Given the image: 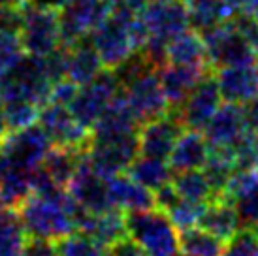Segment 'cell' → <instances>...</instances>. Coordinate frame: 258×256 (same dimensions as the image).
I'll return each instance as SVG.
<instances>
[{
  "label": "cell",
  "instance_id": "obj_2",
  "mask_svg": "<svg viewBox=\"0 0 258 256\" xmlns=\"http://www.w3.org/2000/svg\"><path fill=\"white\" fill-rule=\"evenodd\" d=\"M126 234L145 256H181L179 234L170 217L158 207L126 211Z\"/></svg>",
  "mask_w": 258,
  "mask_h": 256
},
{
  "label": "cell",
  "instance_id": "obj_52",
  "mask_svg": "<svg viewBox=\"0 0 258 256\" xmlns=\"http://www.w3.org/2000/svg\"><path fill=\"white\" fill-rule=\"evenodd\" d=\"M181 256H183V254H181Z\"/></svg>",
  "mask_w": 258,
  "mask_h": 256
},
{
  "label": "cell",
  "instance_id": "obj_25",
  "mask_svg": "<svg viewBox=\"0 0 258 256\" xmlns=\"http://www.w3.org/2000/svg\"><path fill=\"white\" fill-rule=\"evenodd\" d=\"M30 235L15 209H0V256H21Z\"/></svg>",
  "mask_w": 258,
  "mask_h": 256
},
{
  "label": "cell",
  "instance_id": "obj_35",
  "mask_svg": "<svg viewBox=\"0 0 258 256\" xmlns=\"http://www.w3.org/2000/svg\"><path fill=\"white\" fill-rule=\"evenodd\" d=\"M222 256H258V235L251 226H243L226 241Z\"/></svg>",
  "mask_w": 258,
  "mask_h": 256
},
{
  "label": "cell",
  "instance_id": "obj_47",
  "mask_svg": "<svg viewBox=\"0 0 258 256\" xmlns=\"http://www.w3.org/2000/svg\"><path fill=\"white\" fill-rule=\"evenodd\" d=\"M245 12H249V14L254 15L258 19V0H251V2L247 4V8H245Z\"/></svg>",
  "mask_w": 258,
  "mask_h": 256
},
{
  "label": "cell",
  "instance_id": "obj_4",
  "mask_svg": "<svg viewBox=\"0 0 258 256\" xmlns=\"http://www.w3.org/2000/svg\"><path fill=\"white\" fill-rule=\"evenodd\" d=\"M140 155L138 132L113 136H94L89 149V160L93 170L104 179L124 173Z\"/></svg>",
  "mask_w": 258,
  "mask_h": 256
},
{
  "label": "cell",
  "instance_id": "obj_37",
  "mask_svg": "<svg viewBox=\"0 0 258 256\" xmlns=\"http://www.w3.org/2000/svg\"><path fill=\"white\" fill-rule=\"evenodd\" d=\"M25 55L21 36L17 32H2L0 30V74L10 70L19 62Z\"/></svg>",
  "mask_w": 258,
  "mask_h": 256
},
{
  "label": "cell",
  "instance_id": "obj_19",
  "mask_svg": "<svg viewBox=\"0 0 258 256\" xmlns=\"http://www.w3.org/2000/svg\"><path fill=\"white\" fill-rule=\"evenodd\" d=\"M222 198L234 202L243 226H252L258 221V171L236 170L224 188Z\"/></svg>",
  "mask_w": 258,
  "mask_h": 256
},
{
  "label": "cell",
  "instance_id": "obj_30",
  "mask_svg": "<svg viewBox=\"0 0 258 256\" xmlns=\"http://www.w3.org/2000/svg\"><path fill=\"white\" fill-rule=\"evenodd\" d=\"M226 243L200 226L179 232V249L183 256H222Z\"/></svg>",
  "mask_w": 258,
  "mask_h": 256
},
{
  "label": "cell",
  "instance_id": "obj_48",
  "mask_svg": "<svg viewBox=\"0 0 258 256\" xmlns=\"http://www.w3.org/2000/svg\"><path fill=\"white\" fill-rule=\"evenodd\" d=\"M251 228H252V230H254V234H256V235H258V221H256V222H254V224H252V226H251Z\"/></svg>",
  "mask_w": 258,
  "mask_h": 256
},
{
  "label": "cell",
  "instance_id": "obj_12",
  "mask_svg": "<svg viewBox=\"0 0 258 256\" xmlns=\"http://www.w3.org/2000/svg\"><path fill=\"white\" fill-rule=\"evenodd\" d=\"M183 132H185V124L181 121V115L177 109H170L162 117L144 122L140 126V132H138L140 155L168 160Z\"/></svg>",
  "mask_w": 258,
  "mask_h": 256
},
{
  "label": "cell",
  "instance_id": "obj_7",
  "mask_svg": "<svg viewBox=\"0 0 258 256\" xmlns=\"http://www.w3.org/2000/svg\"><path fill=\"white\" fill-rule=\"evenodd\" d=\"M121 89L122 87L115 78L113 70L104 68L91 83L79 87L76 98L68 107L79 124L93 130L102 113L106 111V107L109 106V102L115 98V94Z\"/></svg>",
  "mask_w": 258,
  "mask_h": 256
},
{
  "label": "cell",
  "instance_id": "obj_51",
  "mask_svg": "<svg viewBox=\"0 0 258 256\" xmlns=\"http://www.w3.org/2000/svg\"><path fill=\"white\" fill-rule=\"evenodd\" d=\"M256 64H258V51H256Z\"/></svg>",
  "mask_w": 258,
  "mask_h": 256
},
{
  "label": "cell",
  "instance_id": "obj_43",
  "mask_svg": "<svg viewBox=\"0 0 258 256\" xmlns=\"http://www.w3.org/2000/svg\"><path fill=\"white\" fill-rule=\"evenodd\" d=\"M243 109H245V117H247L249 130L258 136V96L254 100H251V102H247L243 106Z\"/></svg>",
  "mask_w": 258,
  "mask_h": 256
},
{
  "label": "cell",
  "instance_id": "obj_40",
  "mask_svg": "<svg viewBox=\"0 0 258 256\" xmlns=\"http://www.w3.org/2000/svg\"><path fill=\"white\" fill-rule=\"evenodd\" d=\"M79 91V85L74 83L72 79H60L57 83H53L49 93V102L51 104H60V106H70L72 100L76 98V94Z\"/></svg>",
  "mask_w": 258,
  "mask_h": 256
},
{
  "label": "cell",
  "instance_id": "obj_28",
  "mask_svg": "<svg viewBox=\"0 0 258 256\" xmlns=\"http://www.w3.org/2000/svg\"><path fill=\"white\" fill-rule=\"evenodd\" d=\"M236 171V155L234 147H211L208 164L204 166V173L208 175L209 183L213 186L215 198L224 194L230 177Z\"/></svg>",
  "mask_w": 258,
  "mask_h": 256
},
{
  "label": "cell",
  "instance_id": "obj_16",
  "mask_svg": "<svg viewBox=\"0 0 258 256\" xmlns=\"http://www.w3.org/2000/svg\"><path fill=\"white\" fill-rule=\"evenodd\" d=\"M202 132L211 147H234L249 132L243 106L234 102L221 104Z\"/></svg>",
  "mask_w": 258,
  "mask_h": 256
},
{
  "label": "cell",
  "instance_id": "obj_9",
  "mask_svg": "<svg viewBox=\"0 0 258 256\" xmlns=\"http://www.w3.org/2000/svg\"><path fill=\"white\" fill-rule=\"evenodd\" d=\"M25 53L34 57H45L60 45V27L57 10L36 8L25 4V23L19 32Z\"/></svg>",
  "mask_w": 258,
  "mask_h": 256
},
{
  "label": "cell",
  "instance_id": "obj_1",
  "mask_svg": "<svg viewBox=\"0 0 258 256\" xmlns=\"http://www.w3.org/2000/svg\"><path fill=\"white\" fill-rule=\"evenodd\" d=\"M76 200L68 188L55 185L43 192H32L15 211L19 213L25 230L30 237L58 241L76 232L74 221Z\"/></svg>",
  "mask_w": 258,
  "mask_h": 256
},
{
  "label": "cell",
  "instance_id": "obj_24",
  "mask_svg": "<svg viewBox=\"0 0 258 256\" xmlns=\"http://www.w3.org/2000/svg\"><path fill=\"white\" fill-rule=\"evenodd\" d=\"M126 173L132 179H136L138 183H142L149 190L155 192L168 183H172L175 171L172 170L170 162H166L164 158L138 155L136 160L128 166Z\"/></svg>",
  "mask_w": 258,
  "mask_h": 256
},
{
  "label": "cell",
  "instance_id": "obj_33",
  "mask_svg": "<svg viewBox=\"0 0 258 256\" xmlns=\"http://www.w3.org/2000/svg\"><path fill=\"white\" fill-rule=\"evenodd\" d=\"M40 107L42 106H38L30 100H8L4 102L2 109H4L12 132H17V130L36 124L40 117Z\"/></svg>",
  "mask_w": 258,
  "mask_h": 256
},
{
  "label": "cell",
  "instance_id": "obj_34",
  "mask_svg": "<svg viewBox=\"0 0 258 256\" xmlns=\"http://www.w3.org/2000/svg\"><path fill=\"white\" fill-rule=\"evenodd\" d=\"M208 204V202H206ZM206 204H198V202H188V200L179 198L173 204L166 215L170 217V221L173 222V226L177 230H186V228H192L200 224L202 213H204V207Z\"/></svg>",
  "mask_w": 258,
  "mask_h": 256
},
{
  "label": "cell",
  "instance_id": "obj_8",
  "mask_svg": "<svg viewBox=\"0 0 258 256\" xmlns=\"http://www.w3.org/2000/svg\"><path fill=\"white\" fill-rule=\"evenodd\" d=\"M136 15L132 14L111 12L108 19L100 23L91 32V40H93L94 47L100 55L104 68L115 70L134 53L132 40L128 34V23Z\"/></svg>",
  "mask_w": 258,
  "mask_h": 256
},
{
  "label": "cell",
  "instance_id": "obj_45",
  "mask_svg": "<svg viewBox=\"0 0 258 256\" xmlns=\"http://www.w3.org/2000/svg\"><path fill=\"white\" fill-rule=\"evenodd\" d=\"M224 2H226V4H228L234 12H239V10H245V8H247V4H249L251 0H224Z\"/></svg>",
  "mask_w": 258,
  "mask_h": 256
},
{
  "label": "cell",
  "instance_id": "obj_29",
  "mask_svg": "<svg viewBox=\"0 0 258 256\" xmlns=\"http://www.w3.org/2000/svg\"><path fill=\"white\" fill-rule=\"evenodd\" d=\"M188 10H190V27L198 32L222 25L236 14L224 0H192L188 4Z\"/></svg>",
  "mask_w": 258,
  "mask_h": 256
},
{
  "label": "cell",
  "instance_id": "obj_10",
  "mask_svg": "<svg viewBox=\"0 0 258 256\" xmlns=\"http://www.w3.org/2000/svg\"><path fill=\"white\" fill-rule=\"evenodd\" d=\"M122 91H124L126 102L140 122V126L157 117H162L172 109L164 94L160 78H158V70L151 68V70L144 72Z\"/></svg>",
  "mask_w": 258,
  "mask_h": 256
},
{
  "label": "cell",
  "instance_id": "obj_39",
  "mask_svg": "<svg viewBox=\"0 0 258 256\" xmlns=\"http://www.w3.org/2000/svg\"><path fill=\"white\" fill-rule=\"evenodd\" d=\"M25 23V6L0 8V30L2 32H21Z\"/></svg>",
  "mask_w": 258,
  "mask_h": 256
},
{
  "label": "cell",
  "instance_id": "obj_27",
  "mask_svg": "<svg viewBox=\"0 0 258 256\" xmlns=\"http://www.w3.org/2000/svg\"><path fill=\"white\" fill-rule=\"evenodd\" d=\"M85 153H78L68 147H57L53 145L49 153L43 158V170L49 173V177L57 183V185L68 188L70 181L74 179L76 171H78L79 160Z\"/></svg>",
  "mask_w": 258,
  "mask_h": 256
},
{
  "label": "cell",
  "instance_id": "obj_26",
  "mask_svg": "<svg viewBox=\"0 0 258 256\" xmlns=\"http://www.w3.org/2000/svg\"><path fill=\"white\" fill-rule=\"evenodd\" d=\"M168 62L173 64H208L206 42L198 30H188L175 36L168 43ZM209 66V64H208Z\"/></svg>",
  "mask_w": 258,
  "mask_h": 256
},
{
  "label": "cell",
  "instance_id": "obj_50",
  "mask_svg": "<svg viewBox=\"0 0 258 256\" xmlns=\"http://www.w3.org/2000/svg\"><path fill=\"white\" fill-rule=\"evenodd\" d=\"M0 104H2V93H0Z\"/></svg>",
  "mask_w": 258,
  "mask_h": 256
},
{
  "label": "cell",
  "instance_id": "obj_22",
  "mask_svg": "<svg viewBox=\"0 0 258 256\" xmlns=\"http://www.w3.org/2000/svg\"><path fill=\"white\" fill-rule=\"evenodd\" d=\"M200 228L208 230L209 234L217 235L219 239L226 243L243 228V222L239 219L234 202L228 198H213L209 200L200 219Z\"/></svg>",
  "mask_w": 258,
  "mask_h": 256
},
{
  "label": "cell",
  "instance_id": "obj_11",
  "mask_svg": "<svg viewBox=\"0 0 258 256\" xmlns=\"http://www.w3.org/2000/svg\"><path fill=\"white\" fill-rule=\"evenodd\" d=\"M151 38L170 43L190 27V10L183 0H151L142 12Z\"/></svg>",
  "mask_w": 258,
  "mask_h": 256
},
{
  "label": "cell",
  "instance_id": "obj_38",
  "mask_svg": "<svg viewBox=\"0 0 258 256\" xmlns=\"http://www.w3.org/2000/svg\"><path fill=\"white\" fill-rule=\"evenodd\" d=\"M230 23L234 25V29L243 36L247 42L258 51V19L245 10H239L230 17Z\"/></svg>",
  "mask_w": 258,
  "mask_h": 256
},
{
  "label": "cell",
  "instance_id": "obj_14",
  "mask_svg": "<svg viewBox=\"0 0 258 256\" xmlns=\"http://www.w3.org/2000/svg\"><path fill=\"white\" fill-rule=\"evenodd\" d=\"M68 192L79 206H83L91 213H102L113 207L108 192V179L100 177L93 170L89 153H85L79 160L78 171L68 185Z\"/></svg>",
  "mask_w": 258,
  "mask_h": 256
},
{
  "label": "cell",
  "instance_id": "obj_20",
  "mask_svg": "<svg viewBox=\"0 0 258 256\" xmlns=\"http://www.w3.org/2000/svg\"><path fill=\"white\" fill-rule=\"evenodd\" d=\"M209 153H211V145L204 132L185 128V132L179 136L168 162L175 173L188 170H204V166L208 164Z\"/></svg>",
  "mask_w": 258,
  "mask_h": 256
},
{
  "label": "cell",
  "instance_id": "obj_13",
  "mask_svg": "<svg viewBox=\"0 0 258 256\" xmlns=\"http://www.w3.org/2000/svg\"><path fill=\"white\" fill-rule=\"evenodd\" d=\"M221 102L222 94L219 89V81H217V76H213L211 72L194 87L188 98L183 102V106L177 107V111H179L185 128L204 130L209 119L221 107Z\"/></svg>",
  "mask_w": 258,
  "mask_h": 256
},
{
  "label": "cell",
  "instance_id": "obj_32",
  "mask_svg": "<svg viewBox=\"0 0 258 256\" xmlns=\"http://www.w3.org/2000/svg\"><path fill=\"white\" fill-rule=\"evenodd\" d=\"M57 256H111V249L83 232H72L55 241Z\"/></svg>",
  "mask_w": 258,
  "mask_h": 256
},
{
  "label": "cell",
  "instance_id": "obj_21",
  "mask_svg": "<svg viewBox=\"0 0 258 256\" xmlns=\"http://www.w3.org/2000/svg\"><path fill=\"white\" fill-rule=\"evenodd\" d=\"M108 192L111 206L121 211H144L157 207L155 192L138 183L128 173H119L108 179Z\"/></svg>",
  "mask_w": 258,
  "mask_h": 256
},
{
  "label": "cell",
  "instance_id": "obj_17",
  "mask_svg": "<svg viewBox=\"0 0 258 256\" xmlns=\"http://www.w3.org/2000/svg\"><path fill=\"white\" fill-rule=\"evenodd\" d=\"M211 68L208 64H173L168 62L158 70V78L164 89V94L170 107L177 109L183 106V102L188 98L192 89L208 74H211Z\"/></svg>",
  "mask_w": 258,
  "mask_h": 256
},
{
  "label": "cell",
  "instance_id": "obj_36",
  "mask_svg": "<svg viewBox=\"0 0 258 256\" xmlns=\"http://www.w3.org/2000/svg\"><path fill=\"white\" fill-rule=\"evenodd\" d=\"M234 155H236V170L258 171V136L249 130L234 145Z\"/></svg>",
  "mask_w": 258,
  "mask_h": 256
},
{
  "label": "cell",
  "instance_id": "obj_3",
  "mask_svg": "<svg viewBox=\"0 0 258 256\" xmlns=\"http://www.w3.org/2000/svg\"><path fill=\"white\" fill-rule=\"evenodd\" d=\"M53 81L49 79L43 57H34L25 53L19 62L10 70L0 74V93L2 104L8 100H30L38 106L49 102Z\"/></svg>",
  "mask_w": 258,
  "mask_h": 256
},
{
  "label": "cell",
  "instance_id": "obj_6",
  "mask_svg": "<svg viewBox=\"0 0 258 256\" xmlns=\"http://www.w3.org/2000/svg\"><path fill=\"white\" fill-rule=\"evenodd\" d=\"M38 124L49 136L51 143L57 147H68L78 153H89L91 149L93 130L79 124L68 106L47 102L45 106L40 107Z\"/></svg>",
  "mask_w": 258,
  "mask_h": 256
},
{
  "label": "cell",
  "instance_id": "obj_46",
  "mask_svg": "<svg viewBox=\"0 0 258 256\" xmlns=\"http://www.w3.org/2000/svg\"><path fill=\"white\" fill-rule=\"evenodd\" d=\"M29 0H0V8L6 6H25Z\"/></svg>",
  "mask_w": 258,
  "mask_h": 256
},
{
  "label": "cell",
  "instance_id": "obj_41",
  "mask_svg": "<svg viewBox=\"0 0 258 256\" xmlns=\"http://www.w3.org/2000/svg\"><path fill=\"white\" fill-rule=\"evenodd\" d=\"M21 256H57V247H55V241H49V239L30 237Z\"/></svg>",
  "mask_w": 258,
  "mask_h": 256
},
{
  "label": "cell",
  "instance_id": "obj_44",
  "mask_svg": "<svg viewBox=\"0 0 258 256\" xmlns=\"http://www.w3.org/2000/svg\"><path fill=\"white\" fill-rule=\"evenodd\" d=\"M10 136H12V128H10V124H8L4 109L0 107V151H2V147H4L6 142L10 140Z\"/></svg>",
  "mask_w": 258,
  "mask_h": 256
},
{
  "label": "cell",
  "instance_id": "obj_5",
  "mask_svg": "<svg viewBox=\"0 0 258 256\" xmlns=\"http://www.w3.org/2000/svg\"><path fill=\"white\" fill-rule=\"evenodd\" d=\"M200 34L206 42L208 64L213 72L226 66L256 62V49L234 29L230 19Z\"/></svg>",
  "mask_w": 258,
  "mask_h": 256
},
{
  "label": "cell",
  "instance_id": "obj_15",
  "mask_svg": "<svg viewBox=\"0 0 258 256\" xmlns=\"http://www.w3.org/2000/svg\"><path fill=\"white\" fill-rule=\"evenodd\" d=\"M53 147L49 136L43 132L40 124H32L23 130L12 132L10 140L2 147V153L8 160L25 166V168H36L43 162L45 155Z\"/></svg>",
  "mask_w": 258,
  "mask_h": 256
},
{
  "label": "cell",
  "instance_id": "obj_49",
  "mask_svg": "<svg viewBox=\"0 0 258 256\" xmlns=\"http://www.w3.org/2000/svg\"><path fill=\"white\" fill-rule=\"evenodd\" d=\"M183 2H186V4H190V2H192V0H183Z\"/></svg>",
  "mask_w": 258,
  "mask_h": 256
},
{
  "label": "cell",
  "instance_id": "obj_18",
  "mask_svg": "<svg viewBox=\"0 0 258 256\" xmlns=\"http://www.w3.org/2000/svg\"><path fill=\"white\" fill-rule=\"evenodd\" d=\"M222 100L245 106L258 96V64H237L217 70Z\"/></svg>",
  "mask_w": 258,
  "mask_h": 256
},
{
  "label": "cell",
  "instance_id": "obj_31",
  "mask_svg": "<svg viewBox=\"0 0 258 256\" xmlns=\"http://www.w3.org/2000/svg\"><path fill=\"white\" fill-rule=\"evenodd\" d=\"M172 185L181 198L188 200V202L206 204V202L215 198L213 186L209 183L208 175L204 173V170H188L173 173Z\"/></svg>",
  "mask_w": 258,
  "mask_h": 256
},
{
  "label": "cell",
  "instance_id": "obj_23",
  "mask_svg": "<svg viewBox=\"0 0 258 256\" xmlns=\"http://www.w3.org/2000/svg\"><path fill=\"white\" fill-rule=\"evenodd\" d=\"M104 70L102 58L94 47L91 34L85 36L83 40L74 43L70 47V62H68V79L79 87L91 83L100 72Z\"/></svg>",
  "mask_w": 258,
  "mask_h": 256
},
{
  "label": "cell",
  "instance_id": "obj_42",
  "mask_svg": "<svg viewBox=\"0 0 258 256\" xmlns=\"http://www.w3.org/2000/svg\"><path fill=\"white\" fill-rule=\"evenodd\" d=\"M111 256H145V252L130 237H126L111 247Z\"/></svg>",
  "mask_w": 258,
  "mask_h": 256
}]
</instances>
